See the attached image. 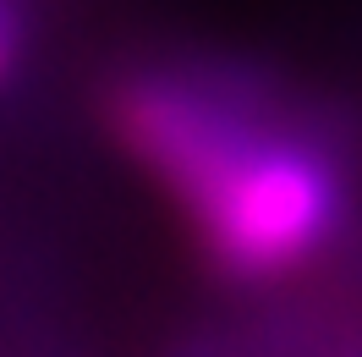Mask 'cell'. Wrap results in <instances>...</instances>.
Instances as JSON below:
<instances>
[{
    "mask_svg": "<svg viewBox=\"0 0 362 357\" xmlns=\"http://www.w3.org/2000/svg\"><path fill=\"white\" fill-rule=\"evenodd\" d=\"M105 127L230 291L302 286L357 231L351 132L264 67L137 61L105 89Z\"/></svg>",
    "mask_w": 362,
    "mask_h": 357,
    "instance_id": "6da1fadb",
    "label": "cell"
},
{
    "mask_svg": "<svg viewBox=\"0 0 362 357\" xmlns=\"http://www.w3.org/2000/svg\"><path fill=\"white\" fill-rule=\"evenodd\" d=\"M28 61H33V17L28 0H0V94L23 83Z\"/></svg>",
    "mask_w": 362,
    "mask_h": 357,
    "instance_id": "7a4b0ae2",
    "label": "cell"
}]
</instances>
